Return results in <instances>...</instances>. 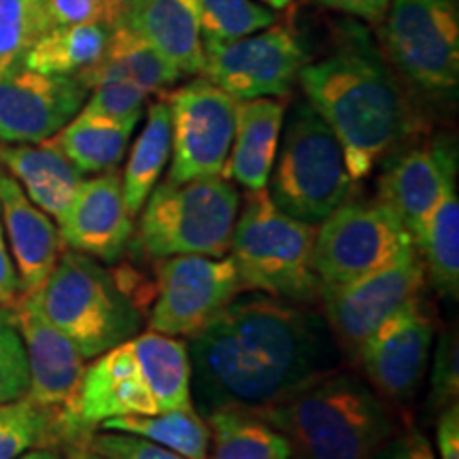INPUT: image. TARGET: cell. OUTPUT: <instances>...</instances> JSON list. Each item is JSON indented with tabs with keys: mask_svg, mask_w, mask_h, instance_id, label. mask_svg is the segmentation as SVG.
I'll return each instance as SVG.
<instances>
[{
	"mask_svg": "<svg viewBox=\"0 0 459 459\" xmlns=\"http://www.w3.org/2000/svg\"><path fill=\"white\" fill-rule=\"evenodd\" d=\"M211 432L209 459H291L287 440L247 409H217L204 415Z\"/></svg>",
	"mask_w": 459,
	"mask_h": 459,
	"instance_id": "cell-28",
	"label": "cell"
},
{
	"mask_svg": "<svg viewBox=\"0 0 459 459\" xmlns=\"http://www.w3.org/2000/svg\"><path fill=\"white\" fill-rule=\"evenodd\" d=\"M377 198L400 217L412 240L421 237L445 187L457 179V149L451 139L412 145L383 160Z\"/></svg>",
	"mask_w": 459,
	"mask_h": 459,
	"instance_id": "cell-17",
	"label": "cell"
},
{
	"mask_svg": "<svg viewBox=\"0 0 459 459\" xmlns=\"http://www.w3.org/2000/svg\"><path fill=\"white\" fill-rule=\"evenodd\" d=\"M170 160V108L164 96L147 108L145 128L132 145L122 175L124 200L130 215L136 217Z\"/></svg>",
	"mask_w": 459,
	"mask_h": 459,
	"instance_id": "cell-27",
	"label": "cell"
},
{
	"mask_svg": "<svg viewBox=\"0 0 459 459\" xmlns=\"http://www.w3.org/2000/svg\"><path fill=\"white\" fill-rule=\"evenodd\" d=\"M107 3V11H108V24L115 26L124 20L126 11L130 9V4L134 0H105Z\"/></svg>",
	"mask_w": 459,
	"mask_h": 459,
	"instance_id": "cell-43",
	"label": "cell"
},
{
	"mask_svg": "<svg viewBox=\"0 0 459 459\" xmlns=\"http://www.w3.org/2000/svg\"><path fill=\"white\" fill-rule=\"evenodd\" d=\"M304 99L341 143L353 181H361L415 130L404 90L368 32L344 24L330 56L298 73Z\"/></svg>",
	"mask_w": 459,
	"mask_h": 459,
	"instance_id": "cell-2",
	"label": "cell"
},
{
	"mask_svg": "<svg viewBox=\"0 0 459 459\" xmlns=\"http://www.w3.org/2000/svg\"><path fill=\"white\" fill-rule=\"evenodd\" d=\"M66 459H105L99 453H94L88 445H68L65 446Z\"/></svg>",
	"mask_w": 459,
	"mask_h": 459,
	"instance_id": "cell-44",
	"label": "cell"
},
{
	"mask_svg": "<svg viewBox=\"0 0 459 459\" xmlns=\"http://www.w3.org/2000/svg\"><path fill=\"white\" fill-rule=\"evenodd\" d=\"M20 281H17V273L11 260L7 238H4L3 220H0V307H13L20 300Z\"/></svg>",
	"mask_w": 459,
	"mask_h": 459,
	"instance_id": "cell-41",
	"label": "cell"
},
{
	"mask_svg": "<svg viewBox=\"0 0 459 459\" xmlns=\"http://www.w3.org/2000/svg\"><path fill=\"white\" fill-rule=\"evenodd\" d=\"M187 347L203 417L271 404L338 370L342 355L321 311L262 291L230 300Z\"/></svg>",
	"mask_w": 459,
	"mask_h": 459,
	"instance_id": "cell-1",
	"label": "cell"
},
{
	"mask_svg": "<svg viewBox=\"0 0 459 459\" xmlns=\"http://www.w3.org/2000/svg\"><path fill=\"white\" fill-rule=\"evenodd\" d=\"M412 249L417 247L411 232L383 200L349 196L319 223L313 264L324 285L347 283Z\"/></svg>",
	"mask_w": 459,
	"mask_h": 459,
	"instance_id": "cell-10",
	"label": "cell"
},
{
	"mask_svg": "<svg viewBox=\"0 0 459 459\" xmlns=\"http://www.w3.org/2000/svg\"><path fill=\"white\" fill-rule=\"evenodd\" d=\"M181 77L183 74L164 56H160L145 39L126 24L113 26L105 56L90 71L79 74L88 90L107 79H115V82L136 85L149 96H162Z\"/></svg>",
	"mask_w": 459,
	"mask_h": 459,
	"instance_id": "cell-24",
	"label": "cell"
},
{
	"mask_svg": "<svg viewBox=\"0 0 459 459\" xmlns=\"http://www.w3.org/2000/svg\"><path fill=\"white\" fill-rule=\"evenodd\" d=\"M0 166L20 183L26 196L56 223L71 206L83 181V172L49 139L32 145H3Z\"/></svg>",
	"mask_w": 459,
	"mask_h": 459,
	"instance_id": "cell-23",
	"label": "cell"
},
{
	"mask_svg": "<svg viewBox=\"0 0 459 459\" xmlns=\"http://www.w3.org/2000/svg\"><path fill=\"white\" fill-rule=\"evenodd\" d=\"M204 41H232L274 24V11L257 0H196Z\"/></svg>",
	"mask_w": 459,
	"mask_h": 459,
	"instance_id": "cell-33",
	"label": "cell"
},
{
	"mask_svg": "<svg viewBox=\"0 0 459 459\" xmlns=\"http://www.w3.org/2000/svg\"><path fill=\"white\" fill-rule=\"evenodd\" d=\"M240 209V194L226 177L162 181L141 209L132 234L134 254L158 262L175 255L223 257Z\"/></svg>",
	"mask_w": 459,
	"mask_h": 459,
	"instance_id": "cell-7",
	"label": "cell"
},
{
	"mask_svg": "<svg viewBox=\"0 0 459 459\" xmlns=\"http://www.w3.org/2000/svg\"><path fill=\"white\" fill-rule=\"evenodd\" d=\"M28 359L26 395L51 412H62L71 404L82 383L85 359L71 338L62 334L39 308L34 296H20L13 307Z\"/></svg>",
	"mask_w": 459,
	"mask_h": 459,
	"instance_id": "cell-19",
	"label": "cell"
},
{
	"mask_svg": "<svg viewBox=\"0 0 459 459\" xmlns=\"http://www.w3.org/2000/svg\"><path fill=\"white\" fill-rule=\"evenodd\" d=\"M0 220L22 296L37 294L56 268L62 245L54 220L39 209L9 172L0 170Z\"/></svg>",
	"mask_w": 459,
	"mask_h": 459,
	"instance_id": "cell-20",
	"label": "cell"
},
{
	"mask_svg": "<svg viewBox=\"0 0 459 459\" xmlns=\"http://www.w3.org/2000/svg\"><path fill=\"white\" fill-rule=\"evenodd\" d=\"M428 274L417 249L347 283L321 287V315L344 355H353L378 325L423 294Z\"/></svg>",
	"mask_w": 459,
	"mask_h": 459,
	"instance_id": "cell-14",
	"label": "cell"
},
{
	"mask_svg": "<svg viewBox=\"0 0 459 459\" xmlns=\"http://www.w3.org/2000/svg\"><path fill=\"white\" fill-rule=\"evenodd\" d=\"M238 294H243V285L232 257H164L156 262L149 330L194 338Z\"/></svg>",
	"mask_w": 459,
	"mask_h": 459,
	"instance_id": "cell-11",
	"label": "cell"
},
{
	"mask_svg": "<svg viewBox=\"0 0 459 459\" xmlns=\"http://www.w3.org/2000/svg\"><path fill=\"white\" fill-rule=\"evenodd\" d=\"M28 392L26 349L17 330L13 308L0 307V404Z\"/></svg>",
	"mask_w": 459,
	"mask_h": 459,
	"instance_id": "cell-34",
	"label": "cell"
},
{
	"mask_svg": "<svg viewBox=\"0 0 459 459\" xmlns=\"http://www.w3.org/2000/svg\"><path fill=\"white\" fill-rule=\"evenodd\" d=\"M56 226L66 249L102 264L122 262L134 234V217L126 206L122 175L108 170L83 179Z\"/></svg>",
	"mask_w": 459,
	"mask_h": 459,
	"instance_id": "cell-18",
	"label": "cell"
},
{
	"mask_svg": "<svg viewBox=\"0 0 459 459\" xmlns=\"http://www.w3.org/2000/svg\"><path fill=\"white\" fill-rule=\"evenodd\" d=\"M170 108V170L166 179L183 183L223 177L234 139L237 99L209 79L164 91Z\"/></svg>",
	"mask_w": 459,
	"mask_h": 459,
	"instance_id": "cell-13",
	"label": "cell"
},
{
	"mask_svg": "<svg viewBox=\"0 0 459 459\" xmlns=\"http://www.w3.org/2000/svg\"><path fill=\"white\" fill-rule=\"evenodd\" d=\"M251 411L283 436L291 459H372L400 429L392 404L344 370Z\"/></svg>",
	"mask_w": 459,
	"mask_h": 459,
	"instance_id": "cell-4",
	"label": "cell"
},
{
	"mask_svg": "<svg viewBox=\"0 0 459 459\" xmlns=\"http://www.w3.org/2000/svg\"><path fill=\"white\" fill-rule=\"evenodd\" d=\"M304 65L300 37L285 24L232 41H204V79L237 100L285 99Z\"/></svg>",
	"mask_w": 459,
	"mask_h": 459,
	"instance_id": "cell-12",
	"label": "cell"
},
{
	"mask_svg": "<svg viewBox=\"0 0 459 459\" xmlns=\"http://www.w3.org/2000/svg\"><path fill=\"white\" fill-rule=\"evenodd\" d=\"M41 446H56V412L28 395L0 404V459H17Z\"/></svg>",
	"mask_w": 459,
	"mask_h": 459,
	"instance_id": "cell-31",
	"label": "cell"
},
{
	"mask_svg": "<svg viewBox=\"0 0 459 459\" xmlns=\"http://www.w3.org/2000/svg\"><path fill=\"white\" fill-rule=\"evenodd\" d=\"M192 402V364L183 338L141 332L85 366L77 394L56 415V445H83L107 419L158 415Z\"/></svg>",
	"mask_w": 459,
	"mask_h": 459,
	"instance_id": "cell-3",
	"label": "cell"
},
{
	"mask_svg": "<svg viewBox=\"0 0 459 459\" xmlns=\"http://www.w3.org/2000/svg\"><path fill=\"white\" fill-rule=\"evenodd\" d=\"M85 445L105 459H187L179 455V453L164 449V446L156 443H149L145 438H139V436L105 432V429L91 434Z\"/></svg>",
	"mask_w": 459,
	"mask_h": 459,
	"instance_id": "cell-37",
	"label": "cell"
},
{
	"mask_svg": "<svg viewBox=\"0 0 459 459\" xmlns=\"http://www.w3.org/2000/svg\"><path fill=\"white\" fill-rule=\"evenodd\" d=\"M372 459H438L434 446L421 429L404 428L398 429L385 445L375 453Z\"/></svg>",
	"mask_w": 459,
	"mask_h": 459,
	"instance_id": "cell-39",
	"label": "cell"
},
{
	"mask_svg": "<svg viewBox=\"0 0 459 459\" xmlns=\"http://www.w3.org/2000/svg\"><path fill=\"white\" fill-rule=\"evenodd\" d=\"M287 105L283 99L237 100L234 139L226 164V179L247 192L266 189L279 152Z\"/></svg>",
	"mask_w": 459,
	"mask_h": 459,
	"instance_id": "cell-22",
	"label": "cell"
},
{
	"mask_svg": "<svg viewBox=\"0 0 459 459\" xmlns=\"http://www.w3.org/2000/svg\"><path fill=\"white\" fill-rule=\"evenodd\" d=\"M90 90L79 77L37 73L24 65L0 74V143L32 145L56 136L82 111Z\"/></svg>",
	"mask_w": 459,
	"mask_h": 459,
	"instance_id": "cell-16",
	"label": "cell"
},
{
	"mask_svg": "<svg viewBox=\"0 0 459 459\" xmlns=\"http://www.w3.org/2000/svg\"><path fill=\"white\" fill-rule=\"evenodd\" d=\"M313 3H317L325 9L341 11L344 15L377 22L385 15L392 0H313Z\"/></svg>",
	"mask_w": 459,
	"mask_h": 459,
	"instance_id": "cell-42",
	"label": "cell"
},
{
	"mask_svg": "<svg viewBox=\"0 0 459 459\" xmlns=\"http://www.w3.org/2000/svg\"><path fill=\"white\" fill-rule=\"evenodd\" d=\"M315 232L313 223L277 209L266 189L247 192L230 240L243 291L315 307L324 287L313 264Z\"/></svg>",
	"mask_w": 459,
	"mask_h": 459,
	"instance_id": "cell-6",
	"label": "cell"
},
{
	"mask_svg": "<svg viewBox=\"0 0 459 459\" xmlns=\"http://www.w3.org/2000/svg\"><path fill=\"white\" fill-rule=\"evenodd\" d=\"M134 128V122H115L79 111L49 141L83 175H100V172L117 170L128 152Z\"/></svg>",
	"mask_w": 459,
	"mask_h": 459,
	"instance_id": "cell-25",
	"label": "cell"
},
{
	"mask_svg": "<svg viewBox=\"0 0 459 459\" xmlns=\"http://www.w3.org/2000/svg\"><path fill=\"white\" fill-rule=\"evenodd\" d=\"M28 296H34L45 317L71 338L85 359H94L139 334L153 302V283H145L128 264L111 271L65 247L41 290Z\"/></svg>",
	"mask_w": 459,
	"mask_h": 459,
	"instance_id": "cell-5",
	"label": "cell"
},
{
	"mask_svg": "<svg viewBox=\"0 0 459 459\" xmlns=\"http://www.w3.org/2000/svg\"><path fill=\"white\" fill-rule=\"evenodd\" d=\"M111 30L107 22L49 28L26 54L24 66L45 74L79 77L105 56Z\"/></svg>",
	"mask_w": 459,
	"mask_h": 459,
	"instance_id": "cell-26",
	"label": "cell"
},
{
	"mask_svg": "<svg viewBox=\"0 0 459 459\" xmlns=\"http://www.w3.org/2000/svg\"><path fill=\"white\" fill-rule=\"evenodd\" d=\"M434 332L432 313L419 296L389 315L351 358L378 395L404 404L415 398L426 375Z\"/></svg>",
	"mask_w": 459,
	"mask_h": 459,
	"instance_id": "cell-15",
	"label": "cell"
},
{
	"mask_svg": "<svg viewBox=\"0 0 459 459\" xmlns=\"http://www.w3.org/2000/svg\"><path fill=\"white\" fill-rule=\"evenodd\" d=\"M49 28L45 0H0V74L24 65L28 51Z\"/></svg>",
	"mask_w": 459,
	"mask_h": 459,
	"instance_id": "cell-32",
	"label": "cell"
},
{
	"mask_svg": "<svg viewBox=\"0 0 459 459\" xmlns=\"http://www.w3.org/2000/svg\"><path fill=\"white\" fill-rule=\"evenodd\" d=\"M436 446L440 459H459V402L436 412Z\"/></svg>",
	"mask_w": 459,
	"mask_h": 459,
	"instance_id": "cell-40",
	"label": "cell"
},
{
	"mask_svg": "<svg viewBox=\"0 0 459 459\" xmlns=\"http://www.w3.org/2000/svg\"><path fill=\"white\" fill-rule=\"evenodd\" d=\"M0 170H3V169H0Z\"/></svg>",
	"mask_w": 459,
	"mask_h": 459,
	"instance_id": "cell-47",
	"label": "cell"
},
{
	"mask_svg": "<svg viewBox=\"0 0 459 459\" xmlns=\"http://www.w3.org/2000/svg\"><path fill=\"white\" fill-rule=\"evenodd\" d=\"M51 28L107 22L108 11L105 0H45Z\"/></svg>",
	"mask_w": 459,
	"mask_h": 459,
	"instance_id": "cell-38",
	"label": "cell"
},
{
	"mask_svg": "<svg viewBox=\"0 0 459 459\" xmlns=\"http://www.w3.org/2000/svg\"><path fill=\"white\" fill-rule=\"evenodd\" d=\"M17 459H62L54 449L49 446H41V449H30L26 451L24 455H20Z\"/></svg>",
	"mask_w": 459,
	"mask_h": 459,
	"instance_id": "cell-45",
	"label": "cell"
},
{
	"mask_svg": "<svg viewBox=\"0 0 459 459\" xmlns=\"http://www.w3.org/2000/svg\"><path fill=\"white\" fill-rule=\"evenodd\" d=\"M381 26L387 60L429 99L455 100L459 0H392Z\"/></svg>",
	"mask_w": 459,
	"mask_h": 459,
	"instance_id": "cell-9",
	"label": "cell"
},
{
	"mask_svg": "<svg viewBox=\"0 0 459 459\" xmlns=\"http://www.w3.org/2000/svg\"><path fill=\"white\" fill-rule=\"evenodd\" d=\"M181 74L204 71V39L196 0H134L124 20Z\"/></svg>",
	"mask_w": 459,
	"mask_h": 459,
	"instance_id": "cell-21",
	"label": "cell"
},
{
	"mask_svg": "<svg viewBox=\"0 0 459 459\" xmlns=\"http://www.w3.org/2000/svg\"><path fill=\"white\" fill-rule=\"evenodd\" d=\"M459 402V347L457 330H445L436 342L432 372H429L428 411L438 412Z\"/></svg>",
	"mask_w": 459,
	"mask_h": 459,
	"instance_id": "cell-36",
	"label": "cell"
},
{
	"mask_svg": "<svg viewBox=\"0 0 459 459\" xmlns=\"http://www.w3.org/2000/svg\"><path fill=\"white\" fill-rule=\"evenodd\" d=\"M149 94L136 85L126 82H107L96 83L90 90L88 100L83 102L82 111L99 117L115 119V122H134L139 124L145 111Z\"/></svg>",
	"mask_w": 459,
	"mask_h": 459,
	"instance_id": "cell-35",
	"label": "cell"
},
{
	"mask_svg": "<svg viewBox=\"0 0 459 459\" xmlns=\"http://www.w3.org/2000/svg\"><path fill=\"white\" fill-rule=\"evenodd\" d=\"M257 3L266 4V7L273 9V11H283L285 7H290L291 0H257Z\"/></svg>",
	"mask_w": 459,
	"mask_h": 459,
	"instance_id": "cell-46",
	"label": "cell"
},
{
	"mask_svg": "<svg viewBox=\"0 0 459 459\" xmlns=\"http://www.w3.org/2000/svg\"><path fill=\"white\" fill-rule=\"evenodd\" d=\"M99 429L139 436L187 459H209L211 432L196 406H181L158 415H132L107 419Z\"/></svg>",
	"mask_w": 459,
	"mask_h": 459,
	"instance_id": "cell-30",
	"label": "cell"
},
{
	"mask_svg": "<svg viewBox=\"0 0 459 459\" xmlns=\"http://www.w3.org/2000/svg\"><path fill=\"white\" fill-rule=\"evenodd\" d=\"M353 183L330 126L307 99L291 102L266 186L273 204L317 226L351 196Z\"/></svg>",
	"mask_w": 459,
	"mask_h": 459,
	"instance_id": "cell-8",
	"label": "cell"
},
{
	"mask_svg": "<svg viewBox=\"0 0 459 459\" xmlns=\"http://www.w3.org/2000/svg\"><path fill=\"white\" fill-rule=\"evenodd\" d=\"M417 251L428 279L440 294L457 300L459 294V196L457 179L445 187L443 196L429 213Z\"/></svg>",
	"mask_w": 459,
	"mask_h": 459,
	"instance_id": "cell-29",
	"label": "cell"
}]
</instances>
